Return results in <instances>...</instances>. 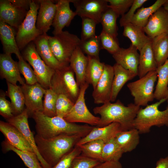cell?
Returning <instances> with one entry per match:
<instances>
[{
  "instance_id": "cell-1",
  "label": "cell",
  "mask_w": 168,
  "mask_h": 168,
  "mask_svg": "<svg viewBox=\"0 0 168 168\" xmlns=\"http://www.w3.org/2000/svg\"><path fill=\"white\" fill-rule=\"evenodd\" d=\"M32 117L35 123L37 134L45 139L62 134L78 135L83 138L93 128L87 124L81 125L69 122L57 116L49 117L42 112L35 113Z\"/></svg>"
},
{
  "instance_id": "cell-2",
  "label": "cell",
  "mask_w": 168,
  "mask_h": 168,
  "mask_svg": "<svg viewBox=\"0 0 168 168\" xmlns=\"http://www.w3.org/2000/svg\"><path fill=\"white\" fill-rule=\"evenodd\" d=\"M140 108L134 103L125 106L119 100L114 103L109 102L96 107L93 109V112L100 116L97 127H104L117 122L120 124L122 131L133 128L134 121Z\"/></svg>"
},
{
  "instance_id": "cell-3",
  "label": "cell",
  "mask_w": 168,
  "mask_h": 168,
  "mask_svg": "<svg viewBox=\"0 0 168 168\" xmlns=\"http://www.w3.org/2000/svg\"><path fill=\"white\" fill-rule=\"evenodd\" d=\"M83 137L78 135H60L45 139L36 134L35 140L42 158L51 168L71 151Z\"/></svg>"
},
{
  "instance_id": "cell-4",
  "label": "cell",
  "mask_w": 168,
  "mask_h": 168,
  "mask_svg": "<svg viewBox=\"0 0 168 168\" xmlns=\"http://www.w3.org/2000/svg\"><path fill=\"white\" fill-rule=\"evenodd\" d=\"M166 100V99H162L147 105L144 108H140L133 123V128L137 129L140 134L149 133L153 126H165L168 128V106L163 111L158 108Z\"/></svg>"
},
{
  "instance_id": "cell-5",
  "label": "cell",
  "mask_w": 168,
  "mask_h": 168,
  "mask_svg": "<svg viewBox=\"0 0 168 168\" xmlns=\"http://www.w3.org/2000/svg\"><path fill=\"white\" fill-rule=\"evenodd\" d=\"M48 41L56 59L63 65H68L72 54L79 46L81 40L76 35L63 31L53 36H49Z\"/></svg>"
},
{
  "instance_id": "cell-6",
  "label": "cell",
  "mask_w": 168,
  "mask_h": 168,
  "mask_svg": "<svg viewBox=\"0 0 168 168\" xmlns=\"http://www.w3.org/2000/svg\"><path fill=\"white\" fill-rule=\"evenodd\" d=\"M40 7L38 0L32 1L25 18L17 30L16 39L20 51L23 50L29 43L43 34L36 26Z\"/></svg>"
},
{
  "instance_id": "cell-7",
  "label": "cell",
  "mask_w": 168,
  "mask_h": 168,
  "mask_svg": "<svg viewBox=\"0 0 168 168\" xmlns=\"http://www.w3.org/2000/svg\"><path fill=\"white\" fill-rule=\"evenodd\" d=\"M74 74L69 65L55 70L50 88L57 94L65 95L75 103L79 95L80 88L75 79Z\"/></svg>"
},
{
  "instance_id": "cell-8",
  "label": "cell",
  "mask_w": 168,
  "mask_h": 168,
  "mask_svg": "<svg viewBox=\"0 0 168 168\" xmlns=\"http://www.w3.org/2000/svg\"><path fill=\"white\" fill-rule=\"evenodd\" d=\"M157 78L156 71L148 72L143 77L127 85L136 105L146 106L154 98V87Z\"/></svg>"
},
{
  "instance_id": "cell-9",
  "label": "cell",
  "mask_w": 168,
  "mask_h": 168,
  "mask_svg": "<svg viewBox=\"0 0 168 168\" xmlns=\"http://www.w3.org/2000/svg\"><path fill=\"white\" fill-rule=\"evenodd\" d=\"M21 55L33 68L38 82L46 89L50 88L51 80L55 70L47 65L42 60L33 41L23 50Z\"/></svg>"
},
{
  "instance_id": "cell-10",
  "label": "cell",
  "mask_w": 168,
  "mask_h": 168,
  "mask_svg": "<svg viewBox=\"0 0 168 168\" xmlns=\"http://www.w3.org/2000/svg\"><path fill=\"white\" fill-rule=\"evenodd\" d=\"M89 86L86 82L80 87L78 97L72 109L64 118L67 121L72 123H82L92 126H97L99 123L100 117L91 113L86 105L85 98L86 91Z\"/></svg>"
},
{
  "instance_id": "cell-11",
  "label": "cell",
  "mask_w": 168,
  "mask_h": 168,
  "mask_svg": "<svg viewBox=\"0 0 168 168\" xmlns=\"http://www.w3.org/2000/svg\"><path fill=\"white\" fill-rule=\"evenodd\" d=\"M75 8L77 15L87 17L100 23L103 12L108 8L106 0H70Z\"/></svg>"
},
{
  "instance_id": "cell-12",
  "label": "cell",
  "mask_w": 168,
  "mask_h": 168,
  "mask_svg": "<svg viewBox=\"0 0 168 168\" xmlns=\"http://www.w3.org/2000/svg\"><path fill=\"white\" fill-rule=\"evenodd\" d=\"M29 10L18 5L14 0H0V21L17 30Z\"/></svg>"
},
{
  "instance_id": "cell-13",
  "label": "cell",
  "mask_w": 168,
  "mask_h": 168,
  "mask_svg": "<svg viewBox=\"0 0 168 168\" xmlns=\"http://www.w3.org/2000/svg\"><path fill=\"white\" fill-rule=\"evenodd\" d=\"M114 77L113 66L105 64L103 74L92 92L95 103L104 104L110 102Z\"/></svg>"
},
{
  "instance_id": "cell-14",
  "label": "cell",
  "mask_w": 168,
  "mask_h": 168,
  "mask_svg": "<svg viewBox=\"0 0 168 168\" xmlns=\"http://www.w3.org/2000/svg\"><path fill=\"white\" fill-rule=\"evenodd\" d=\"M29 117L27 111L25 108L21 113L7 119V121L17 128L30 144L37 155L42 166L44 168H51L42 158L38 151L35 136L30 130L29 126Z\"/></svg>"
},
{
  "instance_id": "cell-15",
  "label": "cell",
  "mask_w": 168,
  "mask_h": 168,
  "mask_svg": "<svg viewBox=\"0 0 168 168\" xmlns=\"http://www.w3.org/2000/svg\"><path fill=\"white\" fill-rule=\"evenodd\" d=\"M25 100V105L29 116L32 117L35 113L43 112L42 98L46 89L38 82L32 85L26 83L21 86Z\"/></svg>"
},
{
  "instance_id": "cell-16",
  "label": "cell",
  "mask_w": 168,
  "mask_h": 168,
  "mask_svg": "<svg viewBox=\"0 0 168 168\" xmlns=\"http://www.w3.org/2000/svg\"><path fill=\"white\" fill-rule=\"evenodd\" d=\"M143 29L151 39L163 34H168V11L161 7L149 17Z\"/></svg>"
},
{
  "instance_id": "cell-17",
  "label": "cell",
  "mask_w": 168,
  "mask_h": 168,
  "mask_svg": "<svg viewBox=\"0 0 168 168\" xmlns=\"http://www.w3.org/2000/svg\"><path fill=\"white\" fill-rule=\"evenodd\" d=\"M70 2V0H59L57 2L56 13L52 25L54 35L61 32L65 27L68 26L77 15L75 11L71 9Z\"/></svg>"
},
{
  "instance_id": "cell-18",
  "label": "cell",
  "mask_w": 168,
  "mask_h": 168,
  "mask_svg": "<svg viewBox=\"0 0 168 168\" xmlns=\"http://www.w3.org/2000/svg\"><path fill=\"white\" fill-rule=\"evenodd\" d=\"M20 74L17 62L12 59L11 54H1L0 75L1 78L5 79L7 82L14 85H16L17 82L23 85L25 83Z\"/></svg>"
},
{
  "instance_id": "cell-19",
  "label": "cell",
  "mask_w": 168,
  "mask_h": 168,
  "mask_svg": "<svg viewBox=\"0 0 168 168\" xmlns=\"http://www.w3.org/2000/svg\"><path fill=\"white\" fill-rule=\"evenodd\" d=\"M138 51L131 44L128 48H120L112 56L116 63L138 76L139 58Z\"/></svg>"
},
{
  "instance_id": "cell-20",
  "label": "cell",
  "mask_w": 168,
  "mask_h": 168,
  "mask_svg": "<svg viewBox=\"0 0 168 168\" xmlns=\"http://www.w3.org/2000/svg\"><path fill=\"white\" fill-rule=\"evenodd\" d=\"M40 4L36 26L43 34H47L52 26L55 16L56 4L50 0H38Z\"/></svg>"
},
{
  "instance_id": "cell-21",
  "label": "cell",
  "mask_w": 168,
  "mask_h": 168,
  "mask_svg": "<svg viewBox=\"0 0 168 168\" xmlns=\"http://www.w3.org/2000/svg\"><path fill=\"white\" fill-rule=\"evenodd\" d=\"M122 131L120 124L117 122H113L104 127H93L88 134L81 138L76 145H81L96 140H101L105 143L115 138L119 132Z\"/></svg>"
},
{
  "instance_id": "cell-22",
  "label": "cell",
  "mask_w": 168,
  "mask_h": 168,
  "mask_svg": "<svg viewBox=\"0 0 168 168\" xmlns=\"http://www.w3.org/2000/svg\"><path fill=\"white\" fill-rule=\"evenodd\" d=\"M0 131L6 139L15 147L22 151L34 152L21 132L11 124L0 121Z\"/></svg>"
},
{
  "instance_id": "cell-23",
  "label": "cell",
  "mask_w": 168,
  "mask_h": 168,
  "mask_svg": "<svg viewBox=\"0 0 168 168\" xmlns=\"http://www.w3.org/2000/svg\"><path fill=\"white\" fill-rule=\"evenodd\" d=\"M49 35L43 34L33 42L36 50L45 64L55 70L60 69L64 66L60 63L53 54L50 47Z\"/></svg>"
},
{
  "instance_id": "cell-24",
  "label": "cell",
  "mask_w": 168,
  "mask_h": 168,
  "mask_svg": "<svg viewBox=\"0 0 168 168\" xmlns=\"http://www.w3.org/2000/svg\"><path fill=\"white\" fill-rule=\"evenodd\" d=\"M16 33L14 28L0 21V39L4 53L14 54L18 58L22 55L16 42Z\"/></svg>"
},
{
  "instance_id": "cell-25",
  "label": "cell",
  "mask_w": 168,
  "mask_h": 168,
  "mask_svg": "<svg viewBox=\"0 0 168 168\" xmlns=\"http://www.w3.org/2000/svg\"><path fill=\"white\" fill-rule=\"evenodd\" d=\"M88 62L87 56L78 46L71 55L69 66L75 75L76 81L80 88L86 82V74Z\"/></svg>"
},
{
  "instance_id": "cell-26",
  "label": "cell",
  "mask_w": 168,
  "mask_h": 168,
  "mask_svg": "<svg viewBox=\"0 0 168 168\" xmlns=\"http://www.w3.org/2000/svg\"><path fill=\"white\" fill-rule=\"evenodd\" d=\"M139 52L138 74L139 78L150 72L156 71L158 67L152 49L151 43L145 45Z\"/></svg>"
},
{
  "instance_id": "cell-27",
  "label": "cell",
  "mask_w": 168,
  "mask_h": 168,
  "mask_svg": "<svg viewBox=\"0 0 168 168\" xmlns=\"http://www.w3.org/2000/svg\"><path fill=\"white\" fill-rule=\"evenodd\" d=\"M113 66L114 77L110 100L112 102L115 100L119 92L125 84L137 76L116 63Z\"/></svg>"
},
{
  "instance_id": "cell-28",
  "label": "cell",
  "mask_w": 168,
  "mask_h": 168,
  "mask_svg": "<svg viewBox=\"0 0 168 168\" xmlns=\"http://www.w3.org/2000/svg\"><path fill=\"white\" fill-rule=\"evenodd\" d=\"M123 35L128 38L131 44L140 52L146 44L151 43L152 39L144 32L143 28L129 23L124 27Z\"/></svg>"
},
{
  "instance_id": "cell-29",
  "label": "cell",
  "mask_w": 168,
  "mask_h": 168,
  "mask_svg": "<svg viewBox=\"0 0 168 168\" xmlns=\"http://www.w3.org/2000/svg\"><path fill=\"white\" fill-rule=\"evenodd\" d=\"M140 133L136 128L119 132L115 138L124 153L135 149L140 142Z\"/></svg>"
},
{
  "instance_id": "cell-30",
  "label": "cell",
  "mask_w": 168,
  "mask_h": 168,
  "mask_svg": "<svg viewBox=\"0 0 168 168\" xmlns=\"http://www.w3.org/2000/svg\"><path fill=\"white\" fill-rule=\"evenodd\" d=\"M157 81L154 91V99L160 100L168 96V59L165 63L157 67L156 70Z\"/></svg>"
},
{
  "instance_id": "cell-31",
  "label": "cell",
  "mask_w": 168,
  "mask_h": 168,
  "mask_svg": "<svg viewBox=\"0 0 168 168\" xmlns=\"http://www.w3.org/2000/svg\"><path fill=\"white\" fill-rule=\"evenodd\" d=\"M151 46L158 67L168 59V34H163L152 39Z\"/></svg>"
},
{
  "instance_id": "cell-32",
  "label": "cell",
  "mask_w": 168,
  "mask_h": 168,
  "mask_svg": "<svg viewBox=\"0 0 168 168\" xmlns=\"http://www.w3.org/2000/svg\"><path fill=\"white\" fill-rule=\"evenodd\" d=\"M7 90L6 95L10 100L14 116L21 113L24 109L25 100L21 86L7 82Z\"/></svg>"
},
{
  "instance_id": "cell-33",
  "label": "cell",
  "mask_w": 168,
  "mask_h": 168,
  "mask_svg": "<svg viewBox=\"0 0 168 168\" xmlns=\"http://www.w3.org/2000/svg\"><path fill=\"white\" fill-rule=\"evenodd\" d=\"M167 0H157L152 5L142 7L137 10L130 23L138 26L144 28L150 16L167 2Z\"/></svg>"
},
{
  "instance_id": "cell-34",
  "label": "cell",
  "mask_w": 168,
  "mask_h": 168,
  "mask_svg": "<svg viewBox=\"0 0 168 168\" xmlns=\"http://www.w3.org/2000/svg\"><path fill=\"white\" fill-rule=\"evenodd\" d=\"M2 144L5 151H12L15 152L28 168H44L34 152L23 151L17 149L6 139L2 142Z\"/></svg>"
},
{
  "instance_id": "cell-35",
  "label": "cell",
  "mask_w": 168,
  "mask_h": 168,
  "mask_svg": "<svg viewBox=\"0 0 168 168\" xmlns=\"http://www.w3.org/2000/svg\"><path fill=\"white\" fill-rule=\"evenodd\" d=\"M88 62L86 74V82L92 85L93 89L96 86L103 72L105 64L100 59L87 56Z\"/></svg>"
},
{
  "instance_id": "cell-36",
  "label": "cell",
  "mask_w": 168,
  "mask_h": 168,
  "mask_svg": "<svg viewBox=\"0 0 168 168\" xmlns=\"http://www.w3.org/2000/svg\"><path fill=\"white\" fill-rule=\"evenodd\" d=\"M124 153L117 142L115 138L105 142L102 151V162L119 161Z\"/></svg>"
},
{
  "instance_id": "cell-37",
  "label": "cell",
  "mask_w": 168,
  "mask_h": 168,
  "mask_svg": "<svg viewBox=\"0 0 168 168\" xmlns=\"http://www.w3.org/2000/svg\"><path fill=\"white\" fill-rule=\"evenodd\" d=\"M105 143L102 140H96L77 146L81 150L82 155L102 162V151Z\"/></svg>"
},
{
  "instance_id": "cell-38",
  "label": "cell",
  "mask_w": 168,
  "mask_h": 168,
  "mask_svg": "<svg viewBox=\"0 0 168 168\" xmlns=\"http://www.w3.org/2000/svg\"><path fill=\"white\" fill-rule=\"evenodd\" d=\"M119 16L112 9L108 7L103 13L100 20L102 30L115 38L118 35L116 21Z\"/></svg>"
},
{
  "instance_id": "cell-39",
  "label": "cell",
  "mask_w": 168,
  "mask_h": 168,
  "mask_svg": "<svg viewBox=\"0 0 168 168\" xmlns=\"http://www.w3.org/2000/svg\"><path fill=\"white\" fill-rule=\"evenodd\" d=\"M78 46L87 56L98 59L100 51L103 49L99 35H95L85 40H81Z\"/></svg>"
},
{
  "instance_id": "cell-40",
  "label": "cell",
  "mask_w": 168,
  "mask_h": 168,
  "mask_svg": "<svg viewBox=\"0 0 168 168\" xmlns=\"http://www.w3.org/2000/svg\"><path fill=\"white\" fill-rule=\"evenodd\" d=\"M57 96L51 88L46 89L43 101L42 112L44 115L50 117L56 116V103Z\"/></svg>"
},
{
  "instance_id": "cell-41",
  "label": "cell",
  "mask_w": 168,
  "mask_h": 168,
  "mask_svg": "<svg viewBox=\"0 0 168 168\" xmlns=\"http://www.w3.org/2000/svg\"><path fill=\"white\" fill-rule=\"evenodd\" d=\"M57 95L56 103V116L64 118L70 112L75 103L65 95Z\"/></svg>"
},
{
  "instance_id": "cell-42",
  "label": "cell",
  "mask_w": 168,
  "mask_h": 168,
  "mask_svg": "<svg viewBox=\"0 0 168 168\" xmlns=\"http://www.w3.org/2000/svg\"><path fill=\"white\" fill-rule=\"evenodd\" d=\"M18 59V67L20 73L24 77L26 83L28 85H32L38 82L35 73L31 68L30 64L26 62L22 55Z\"/></svg>"
},
{
  "instance_id": "cell-43",
  "label": "cell",
  "mask_w": 168,
  "mask_h": 168,
  "mask_svg": "<svg viewBox=\"0 0 168 168\" xmlns=\"http://www.w3.org/2000/svg\"><path fill=\"white\" fill-rule=\"evenodd\" d=\"M99 35L103 49L106 50L110 54H113L120 48L116 38L102 30Z\"/></svg>"
},
{
  "instance_id": "cell-44",
  "label": "cell",
  "mask_w": 168,
  "mask_h": 168,
  "mask_svg": "<svg viewBox=\"0 0 168 168\" xmlns=\"http://www.w3.org/2000/svg\"><path fill=\"white\" fill-rule=\"evenodd\" d=\"M81 153L79 147L76 145L71 151L65 155L55 166L51 168H71L74 159Z\"/></svg>"
},
{
  "instance_id": "cell-45",
  "label": "cell",
  "mask_w": 168,
  "mask_h": 168,
  "mask_svg": "<svg viewBox=\"0 0 168 168\" xmlns=\"http://www.w3.org/2000/svg\"><path fill=\"white\" fill-rule=\"evenodd\" d=\"M82 27L81 33L82 40H85L95 36L96 22L93 20L87 17H81Z\"/></svg>"
},
{
  "instance_id": "cell-46",
  "label": "cell",
  "mask_w": 168,
  "mask_h": 168,
  "mask_svg": "<svg viewBox=\"0 0 168 168\" xmlns=\"http://www.w3.org/2000/svg\"><path fill=\"white\" fill-rule=\"evenodd\" d=\"M112 9L118 16L123 15L129 10L134 0H106Z\"/></svg>"
},
{
  "instance_id": "cell-47",
  "label": "cell",
  "mask_w": 168,
  "mask_h": 168,
  "mask_svg": "<svg viewBox=\"0 0 168 168\" xmlns=\"http://www.w3.org/2000/svg\"><path fill=\"white\" fill-rule=\"evenodd\" d=\"M147 1V0H134L132 5L127 13L121 16L119 21L120 26L124 27L130 23L135 12Z\"/></svg>"
},
{
  "instance_id": "cell-48",
  "label": "cell",
  "mask_w": 168,
  "mask_h": 168,
  "mask_svg": "<svg viewBox=\"0 0 168 168\" xmlns=\"http://www.w3.org/2000/svg\"><path fill=\"white\" fill-rule=\"evenodd\" d=\"M100 163L96 160L81 154L74 159L71 168H93Z\"/></svg>"
},
{
  "instance_id": "cell-49",
  "label": "cell",
  "mask_w": 168,
  "mask_h": 168,
  "mask_svg": "<svg viewBox=\"0 0 168 168\" xmlns=\"http://www.w3.org/2000/svg\"><path fill=\"white\" fill-rule=\"evenodd\" d=\"M6 93L2 90L0 91V114L6 119L14 116L10 102L6 98Z\"/></svg>"
},
{
  "instance_id": "cell-50",
  "label": "cell",
  "mask_w": 168,
  "mask_h": 168,
  "mask_svg": "<svg viewBox=\"0 0 168 168\" xmlns=\"http://www.w3.org/2000/svg\"><path fill=\"white\" fill-rule=\"evenodd\" d=\"M93 168H123L119 161H106L101 162Z\"/></svg>"
},
{
  "instance_id": "cell-51",
  "label": "cell",
  "mask_w": 168,
  "mask_h": 168,
  "mask_svg": "<svg viewBox=\"0 0 168 168\" xmlns=\"http://www.w3.org/2000/svg\"><path fill=\"white\" fill-rule=\"evenodd\" d=\"M155 168H168V156L159 159L156 161Z\"/></svg>"
},
{
  "instance_id": "cell-52",
  "label": "cell",
  "mask_w": 168,
  "mask_h": 168,
  "mask_svg": "<svg viewBox=\"0 0 168 168\" xmlns=\"http://www.w3.org/2000/svg\"><path fill=\"white\" fill-rule=\"evenodd\" d=\"M163 7L168 11V0L163 5Z\"/></svg>"
},
{
  "instance_id": "cell-53",
  "label": "cell",
  "mask_w": 168,
  "mask_h": 168,
  "mask_svg": "<svg viewBox=\"0 0 168 168\" xmlns=\"http://www.w3.org/2000/svg\"><path fill=\"white\" fill-rule=\"evenodd\" d=\"M167 100V102H168V97H167V100Z\"/></svg>"
}]
</instances>
